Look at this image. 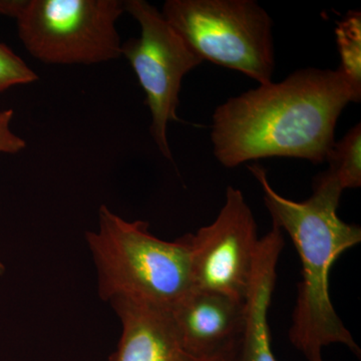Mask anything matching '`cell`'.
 <instances>
[{
  "label": "cell",
  "instance_id": "cell-2",
  "mask_svg": "<svg viewBox=\"0 0 361 361\" xmlns=\"http://www.w3.org/2000/svg\"><path fill=\"white\" fill-rule=\"evenodd\" d=\"M264 194L272 224L285 230L301 262L298 295L288 336L306 361H323L322 349L342 344L360 358L361 350L334 310L329 295V272L344 252L361 242L360 226L338 217L343 190L326 172L313 180V193L303 202L284 198L271 187L267 172L258 164L248 166Z\"/></svg>",
  "mask_w": 361,
  "mask_h": 361
},
{
  "label": "cell",
  "instance_id": "cell-13",
  "mask_svg": "<svg viewBox=\"0 0 361 361\" xmlns=\"http://www.w3.org/2000/svg\"><path fill=\"white\" fill-rule=\"evenodd\" d=\"M39 80V75L13 49L0 42V94L11 87L28 85Z\"/></svg>",
  "mask_w": 361,
  "mask_h": 361
},
{
  "label": "cell",
  "instance_id": "cell-16",
  "mask_svg": "<svg viewBox=\"0 0 361 361\" xmlns=\"http://www.w3.org/2000/svg\"><path fill=\"white\" fill-rule=\"evenodd\" d=\"M239 341L233 342V343L221 349V350L217 351L214 355L207 356V357L199 361H237Z\"/></svg>",
  "mask_w": 361,
  "mask_h": 361
},
{
  "label": "cell",
  "instance_id": "cell-4",
  "mask_svg": "<svg viewBox=\"0 0 361 361\" xmlns=\"http://www.w3.org/2000/svg\"><path fill=\"white\" fill-rule=\"evenodd\" d=\"M161 13L202 61L272 82L273 20L255 0H167Z\"/></svg>",
  "mask_w": 361,
  "mask_h": 361
},
{
  "label": "cell",
  "instance_id": "cell-5",
  "mask_svg": "<svg viewBox=\"0 0 361 361\" xmlns=\"http://www.w3.org/2000/svg\"><path fill=\"white\" fill-rule=\"evenodd\" d=\"M122 0H27L16 18L27 51L47 65H96L122 56Z\"/></svg>",
  "mask_w": 361,
  "mask_h": 361
},
{
  "label": "cell",
  "instance_id": "cell-7",
  "mask_svg": "<svg viewBox=\"0 0 361 361\" xmlns=\"http://www.w3.org/2000/svg\"><path fill=\"white\" fill-rule=\"evenodd\" d=\"M189 235L193 290L244 302L259 241L257 224L243 193L229 186L217 218Z\"/></svg>",
  "mask_w": 361,
  "mask_h": 361
},
{
  "label": "cell",
  "instance_id": "cell-6",
  "mask_svg": "<svg viewBox=\"0 0 361 361\" xmlns=\"http://www.w3.org/2000/svg\"><path fill=\"white\" fill-rule=\"evenodd\" d=\"M125 9L141 26V37L123 42L122 56L129 61L146 94L154 142L161 155L173 161L168 125L179 121L177 109L183 78L203 61L157 7L145 0H127Z\"/></svg>",
  "mask_w": 361,
  "mask_h": 361
},
{
  "label": "cell",
  "instance_id": "cell-3",
  "mask_svg": "<svg viewBox=\"0 0 361 361\" xmlns=\"http://www.w3.org/2000/svg\"><path fill=\"white\" fill-rule=\"evenodd\" d=\"M85 240L99 295L106 302L132 299L171 310L193 290L188 234L165 241L154 236L145 221L123 219L104 205L99 228Z\"/></svg>",
  "mask_w": 361,
  "mask_h": 361
},
{
  "label": "cell",
  "instance_id": "cell-15",
  "mask_svg": "<svg viewBox=\"0 0 361 361\" xmlns=\"http://www.w3.org/2000/svg\"><path fill=\"white\" fill-rule=\"evenodd\" d=\"M27 0H0V14L18 18L23 13Z\"/></svg>",
  "mask_w": 361,
  "mask_h": 361
},
{
  "label": "cell",
  "instance_id": "cell-11",
  "mask_svg": "<svg viewBox=\"0 0 361 361\" xmlns=\"http://www.w3.org/2000/svg\"><path fill=\"white\" fill-rule=\"evenodd\" d=\"M326 161V172L338 183L342 190L357 189L361 186V125L346 133L341 141L334 142Z\"/></svg>",
  "mask_w": 361,
  "mask_h": 361
},
{
  "label": "cell",
  "instance_id": "cell-10",
  "mask_svg": "<svg viewBox=\"0 0 361 361\" xmlns=\"http://www.w3.org/2000/svg\"><path fill=\"white\" fill-rule=\"evenodd\" d=\"M283 247V233L272 224L270 231L259 241L250 286L244 301V327L237 361H277L271 348L268 313Z\"/></svg>",
  "mask_w": 361,
  "mask_h": 361
},
{
  "label": "cell",
  "instance_id": "cell-9",
  "mask_svg": "<svg viewBox=\"0 0 361 361\" xmlns=\"http://www.w3.org/2000/svg\"><path fill=\"white\" fill-rule=\"evenodd\" d=\"M110 303L122 325L110 361H197L183 345L170 310L132 299Z\"/></svg>",
  "mask_w": 361,
  "mask_h": 361
},
{
  "label": "cell",
  "instance_id": "cell-12",
  "mask_svg": "<svg viewBox=\"0 0 361 361\" xmlns=\"http://www.w3.org/2000/svg\"><path fill=\"white\" fill-rule=\"evenodd\" d=\"M337 44L341 54L339 71L361 97V13L349 11L336 27Z\"/></svg>",
  "mask_w": 361,
  "mask_h": 361
},
{
  "label": "cell",
  "instance_id": "cell-1",
  "mask_svg": "<svg viewBox=\"0 0 361 361\" xmlns=\"http://www.w3.org/2000/svg\"><path fill=\"white\" fill-rule=\"evenodd\" d=\"M360 99L339 68H300L216 108L214 156L229 169L274 157L324 163L342 111Z\"/></svg>",
  "mask_w": 361,
  "mask_h": 361
},
{
  "label": "cell",
  "instance_id": "cell-8",
  "mask_svg": "<svg viewBox=\"0 0 361 361\" xmlns=\"http://www.w3.org/2000/svg\"><path fill=\"white\" fill-rule=\"evenodd\" d=\"M180 341L194 360H203L239 341L244 302L213 292L192 290L171 308Z\"/></svg>",
  "mask_w": 361,
  "mask_h": 361
},
{
  "label": "cell",
  "instance_id": "cell-14",
  "mask_svg": "<svg viewBox=\"0 0 361 361\" xmlns=\"http://www.w3.org/2000/svg\"><path fill=\"white\" fill-rule=\"evenodd\" d=\"M13 118V110L0 111V153L16 154L25 149V140L11 129ZM4 270V265L0 262V274Z\"/></svg>",
  "mask_w": 361,
  "mask_h": 361
}]
</instances>
